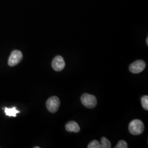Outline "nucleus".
<instances>
[{
	"instance_id": "f03ea898",
	"label": "nucleus",
	"mask_w": 148,
	"mask_h": 148,
	"mask_svg": "<svg viewBox=\"0 0 148 148\" xmlns=\"http://www.w3.org/2000/svg\"><path fill=\"white\" fill-rule=\"evenodd\" d=\"M81 101L82 104L88 108H94L97 104L95 96L88 93H85L82 95Z\"/></svg>"
},
{
	"instance_id": "7ed1b4c3",
	"label": "nucleus",
	"mask_w": 148,
	"mask_h": 148,
	"mask_svg": "<svg viewBox=\"0 0 148 148\" xmlns=\"http://www.w3.org/2000/svg\"><path fill=\"white\" fill-rule=\"evenodd\" d=\"M60 106V100L57 97L53 96L49 98L46 102V106L48 110L54 113L58 110Z\"/></svg>"
},
{
	"instance_id": "f8f14e48",
	"label": "nucleus",
	"mask_w": 148,
	"mask_h": 148,
	"mask_svg": "<svg viewBox=\"0 0 148 148\" xmlns=\"http://www.w3.org/2000/svg\"><path fill=\"white\" fill-rule=\"evenodd\" d=\"M115 148H127L128 144L126 141L125 140H120L117 144L116 146L115 147Z\"/></svg>"
},
{
	"instance_id": "9b49d317",
	"label": "nucleus",
	"mask_w": 148,
	"mask_h": 148,
	"mask_svg": "<svg viewBox=\"0 0 148 148\" xmlns=\"http://www.w3.org/2000/svg\"><path fill=\"white\" fill-rule=\"evenodd\" d=\"M88 148H100L101 143L98 140H93L88 145Z\"/></svg>"
},
{
	"instance_id": "9d476101",
	"label": "nucleus",
	"mask_w": 148,
	"mask_h": 148,
	"mask_svg": "<svg viewBox=\"0 0 148 148\" xmlns=\"http://www.w3.org/2000/svg\"><path fill=\"white\" fill-rule=\"evenodd\" d=\"M141 104L143 106V108L148 110V95H144L141 98Z\"/></svg>"
},
{
	"instance_id": "39448f33",
	"label": "nucleus",
	"mask_w": 148,
	"mask_h": 148,
	"mask_svg": "<svg viewBox=\"0 0 148 148\" xmlns=\"http://www.w3.org/2000/svg\"><path fill=\"white\" fill-rule=\"evenodd\" d=\"M146 67V63L142 60H138L133 63L130 66V71L133 74H138L143 71Z\"/></svg>"
},
{
	"instance_id": "1a4fd4ad",
	"label": "nucleus",
	"mask_w": 148,
	"mask_h": 148,
	"mask_svg": "<svg viewBox=\"0 0 148 148\" xmlns=\"http://www.w3.org/2000/svg\"><path fill=\"white\" fill-rule=\"evenodd\" d=\"M111 145L110 142L106 137H102L101 138V148H110Z\"/></svg>"
},
{
	"instance_id": "0eeeda50",
	"label": "nucleus",
	"mask_w": 148,
	"mask_h": 148,
	"mask_svg": "<svg viewBox=\"0 0 148 148\" xmlns=\"http://www.w3.org/2000/svg\"><path fill=\"white\" fill-rule=\"evenodd\" d=\"M65 129L67 131L70 132L78 133L80 131L79 125L75 121H70L65 125Z\"/></svg>"
},
{
	"instance_id": "6e6552de",
	"label": "nucleus",
	"mask_w": 148,
	"mask_h": 148,
	"mask_svg": "<svg viewBox=\"0 0 148 148\" xmlns=\"http://www.w3.org/2000/svg\"><path fill=\"white\" fill-rule=\"evenodd\" d=\"M5 109V112L7 116H16V114L19 113L20 111L18 110L16 108V107H13L12 108H3Z\"/></svg>"
},
{
	"instance_id": "20e7f679",
	"label": "nucleus",
	"mask_w": 148,
	"mask_h": 148,
	"mask_svg": "<svg viewBox=\"0 0 148 148\" xmlns=\"http://www.w3.org/2000/svg\"><path fill=\"white\" fill-rule=\"evenodd\" d=\"M22 59L23 54L21 51L18 50L13 51L8 59V65L10 66H16L21 62Z\"/></svg>"
},
{
	"instance_id": "ddd939ff",
	"label": "nucleus",
	"mask_w": 148,
	"mask_h": 148,
	"mask_svg": "<svg viewBox=\"0 0 148 148\" xmlns=\"http://www.w3.org/2000/svg\"><path fill=\"white\" fill-rule=\"evenodd\" d=\"M147 45H148V37L147 38Z\"/></svg>"
},
{
	"instance_id": "423d86ee",
	"label": "nucleus",
	"mask_w": 148,
	"mask_h": 148,
	"mask_svg": "<svg viewBox=\"0 0 148 148\" xmlns=\"http://www.w3.org/2000/svg\"><path fill=\"white\" fill-rule=\"evenodd\" d=\"M65 66V63L64 58L60 56H57L53 59L52 66L56 71H60L63 70Z\"/></svg>"
},
{
	"instance_id": "4468645a",
	"label": "nucleus",
	"mask_w": 148,
	"mask_h": 148,
	"mask_svg": "<svg viewBox=\"0 0 148 148\" xmlns=\"http://www.w3.org/2000/svg\"><path fill=\"white\" fill-rule=\"evenodd\" d=\"M34 148H40V147H35Z\"/></svg>"
},
{
	"instance_id": "f257e3e1",
	"label": "nucleus",
	"mask_w": 148,
	"mask_h": 148,
	"mask_svg": "<svg viewBox=\"0 0 148 148\" xmlns=\"http://www.w3.org/2000/svg\"><path fill=\"white\" fill-rule=\"evenodd\" d=\"M128 130L132 134L137 136L143 132L144 130V125L141 120L136 119L130 122L128 126Z\"/></svg>"
}]
</instances>
